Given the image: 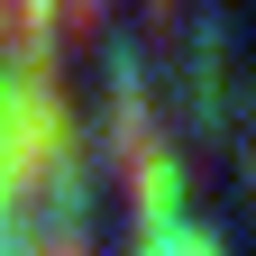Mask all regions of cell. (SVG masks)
<instances>
[{"mask_svg":"<svg viewBox=\"0 0 256 256\" xmlns=\"http://www.w3.org/2000/svg\"><path fill=\"white\" fill-rule=\"evenodd\" d=\"M46 146H55V110L37 101V82H28V74L0 64V238H10V210H18V192L37 183Z\"/></svg>","mask_w":256,"mask_h":256,"instance_id":"6da1fadb","label":"cell"}]
</instances>
